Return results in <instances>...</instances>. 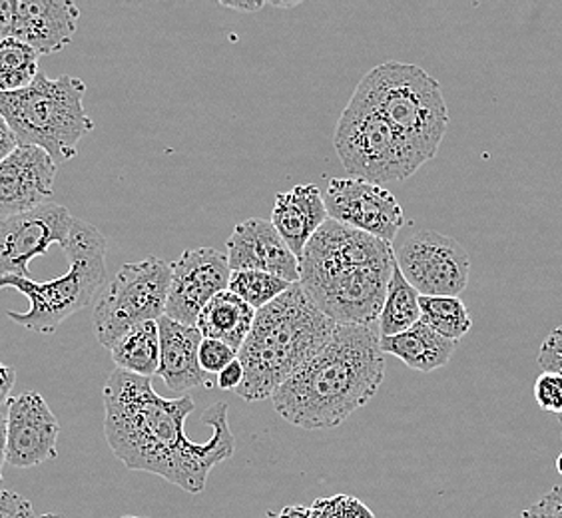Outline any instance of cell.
Returning a JSON list of instances; mask_svg holds the SVG:
<instances>
[{
	"label": "cell",
	"instance_id": "cell-28",
	"mask_svg": "<svg viewBox=\"0 0 562 518\" xmlns=\"http://www.w3.org/2000/svg\"><path fill=\"white\" fill-rule=\"evenodd\" d=\"M535 399L537 405L547 413H552L557 417L562 415V375L542 371L535 383Z\"/></svg>",
	"mask_w": 562,
	"mask_h": 518
},
{
	"label": "cell",
	"instance_id": "cell-41",
	"mask_svg": "<svg viewBox=\"0 0 562 518\" xmlns=\"http://www.w3.org/2000/svg\"><path fill=\"white\" fill-rule=\"evenodd\" d=\"M554 466H557V473L562 476V453L557 457V461H554Z\"/></svg>",
	"mask_w": 562,
	"mask_h": 518
},
{
	"label": "cell",
	"instance_id": "cell-27",
	"mask_svg": "<svg viewBox=\"0 0 562 518\" xmlns=\"http://www.w3.org/2000/svg\"><path fill=\"white\" fill-rule=\"evenodd\" d=\"M310 508L317 518H375L373 510L361 498L344 493L317 498Z\"/></svg>",
	"mask_w": 562,
	"mask_h": 518
},
{
	"label": "cell",
	"instance_id": "cell-34",
	"mask_svg": "<svg viewBox=\"0 0 562 518\" xmlns=\"http://www.w3.org/2000/svg\"><path fill=\"white\" fill-rule=\"evenodd\" d=\"M16 21V0H0V38H12Z\"/></svg>",
	"mask_w": 562,
	"mask_h": 518
},
{
	"label": "cell",
	"instance_id": "cell-11",
	"mask_svg": "<svg viewBox=\"0 0 562 518\" xmlns=\"http://www.w3.org/2000/svg\"><path fill=\"white\" fill-rule=\"evenodd\" d=\"M327 217L393 246L405 214L397 198L383 185L357 178H334L324 192Z\"/></svg>",
	"mask_w": 562,
	"mask_h": 518
},
{
	"label": "cell",
	"instance_id": "cell-36",
	"mask_svg": "<svg viewBox=\"0 0 562 518\" xmlns=\"http://www.w3.org/2000/svg\"><path fill=\"white\" fill-rule=\"evenodd\" d=\"M19 146V140H16V136H14V132H12L11 126L7 124V120L0 116V162L14 151V148Z\"/></svg>",
	"mask_w": 562,
	"mask_h": 518
},
{
	"label": "cell",
	"instance_id": "cell-32",
	"mask_svg": "<svg viewBox=\"0 0 562 518\" xmlns=\"http://www.w3.org/2000/svg\"><path fill=\"white\" fill-rule=\"evenodd\" d=\"M0 518H38L33 503L14 491H0Z\"/></svg>",
	"mask_w": 562,
	"mask_h": 518
},
{
	"label": "cell",
	"instance_id": "cell-19",
	"mask_svg": "<svg viewBox=\"0 0 562 518\" xmlns=\"http://www.w3.org/2000/svg\"><path fill=\"white\" fill-rule=\"evenodd\" d=\"M324 194L314 184L295 185L290 192L276 195L271 212V224L278 229L281 239L300 259L307 241L327 222Z\"/></svg>",
	"mask_w": 562,
	"mask_h": 518
},
{
	"label": "cell",
	"instance_id": "cell-12",
	"mask_svg": "<svg viewBox=\"0 0 562 518\" xmlns=\"http://www.w3.org/2000/svg\"><path fill=\"white\" fill-rule=\"evenodd\" d=\"M75 226V216L65 205L44 204L0 222V280L16 275L33 280L31 259L44 256L53 244L65 248Z\"/></svg>",
	"mask_w": 562,
	"mask_h": 518
},
{
	"label": "cell",
	"instance_id": "cell-21",
	"mask_svg": "<svg viewBox=\"0 0 562 518\" xmlns=\"http://www.w3.org/2000/svg\"><path fill=\"white\" fill-rule=\"evenodd\" d=\"M256 309L226 290L207 302L195 322L204 339H216L239 351L254 325Z\"/></svg>",
	"mask_w": 562,
	"mask_h": 518
},
{
	"label": "cell",
	"instance_id": "cell-26",
	"mask_svg": "<svg viewBox=\"0 0 562 518\" xmlns=\"http://www.w3.org/2000/svg\"><path fill=\"white\" fill-rule=\"evenodd\" d=\"M290 285L292 283L266 271H232L227 290L238 295L241 302L248 303L251 309L260 312L261 307L278 300L281 293L288 292Z\"/></svg>",
	"mask_w": 562,
	"mask_h": 518
},
{
	"label": "cell",
	"instance_id": "cell-15",
	"mask_svg": "<svg viewBox=\"0 0 562 518\" xmlns=\"http://www.w3.org/2000/svg\"><path fill=\"white\" fill-rule=\"evenodd\" d=\"M56 162L43 150L19 144L0 162V217L19 216L55 195Z\"/></svg>",
	"mask_w": 562,
	"mask_h": 518
},
{
	"label": "cell",
	"instance_id": "cell-14",
	"mask_svg": "<svg viewBox=\"0 0 562 518\" xmlns=\"http://www.w3.org/2000/svg\"><path fill=\"white\" fill-rule=\"evenodd\" d=\"M60 425L41 393L26 391L7 401V464L33 469L58 457Z\"/></svg>",
	"mask_w": 562,
	"mask_h": 518
},
{
	"label": "cell",
	"instance_id": "cell-42",
	"mask_svg": "<svg viewBox=\"0 0 562 518\" xmlns=\"http://www.w3.org/2000/svg\"><path fill=\"white\" fill-rule=\"evenodd\" d=\"M38 518H65V517H60V515H55V513H46V515H43V517H38Z\"/></svg>",
	"mask_w": 562,
	"mask_h": 518
},
{
	"label": "cell",
	"instance_id": "cell-20",
	"mask_svg": "<svg viewBox=\"0 0 562 518\" xmlns=\"http://www.w3.org/2000/svg\"><path fill=\"white\" fill-rule=\"evenodd\" d=\"M379 346L383 356L401 359L407 368L422 373H431L435 369H441L451 361L457 344L435 334L429 325H413L412 329L393 337H379Z\"/></svg>",
	"mask_w": 562,
	"mask_h": 518
},
{
	"label": "cell",
	"instance_id": "cell-4",
	"mask_svg": "<svg viewBox=\"0 0 562 518\" xmlns=\"http://www.w3.org/2000/svg\"><path fill=\"white\" fill-rule=\"evenodd\" d=\"M336 327V322L305 295L302 285L292 283L288 292L256 312L238 351L244 383L236 393L248 403L271 399L297 369L324 349Z\"/></svg>",
	"mask_w": 562,
	"mask_h": 518
},
{
	"label": "cell",
	"instance_id": "cell-1",
	"mask_svg": "<svg viewBox=\"0 0 562 518\" xmlns=\"http://www.w3.org/2000/svg\"><path fill=\"white\" fill-rule=\"evenodd\" d=\"M104 435L110 451L131 471L162 476L190 495L206 491L212 469L236 453V439L227 423V403H214L202 423L212 427L206 443L186 432L194 413L192 397L166 399L150 379L114 369L102 391Z\"/></svg>",
	"mask_w": 562,
	"mask_h": 518
},
{
	"label": "cell",
	"instance_id": "cell-17",
	"mask_svg": "<svg viewBox=\"0 0 562 518\" xmlns=\"http://www.w3.org/2000/svg\"><path fill=\"white\" fill-rule=\"evenodd\" d=\"M80 9L70 0H21L12 38L41 55H55L72 43Z\"/></svg>",
	"mask_w": 562,
	"mask_h": 518
},
{
	"label": "cell",
	"instance_id": "cell-23",
	"mask_svg": "<svg viewBox=\"0 0 562 518\" xmlns=\"http://www.w3.org/2000/svg\"><path fill=\"white\" fill-rule=\"evenodd\" d=\"M419 293L415 292L409 281L403 278L397 263L391 273L390 285L385 293V302L379 314V337H393L412 329L422 322Z\"/></svg>",
	"mask_w": 562,
	"mask_h": 518
},
{
	"label": "cell",
	"instance_id": "cell-16",
	"mask_svg": "<svg viewBox=\"0 0 562 518\" xmlns=\"http://www.w3.org/2000/svg\"><path fill=\"white\" fill-rule=\"evenodd\" d=\"M226 248L232 271H266L288 283L300 281V261L270 219L241 222L227 238Z\"/></svg>",
	"mask_w": 562,
	"mask_h": 518
},
{
	"label": "cell",
	"instance_id": "cell-9",
	"mask_svg": "<svg viewBox=\"0 0 562 518\" xmlns=\"http://www.w3.org/2000/svg\"><path fill=\"white\" fill-rule=\"evenodd\" d=\"M168 290L170 263L164 259L148 256L122 266L94 305L92 327L98 344L112 349L132 327L158 322L166 315Z\"/></svg>",
	"mask_w": 562,
	"mask_h": 518
},
{
	"label": "cell",
	"instance_id": "cell-29",
	"mask_svg": "<svg viewBox=\"0 0 562 518\" xmlns=\"http://www.w3.org/2000/svg\"><path fill=\"white\" fill-rule=\"evenodd\" d=\"M198 359H200V368L204 369L207 375H217L234 359H238V351L216 339H202L198 349Z\"/></svg>",
	"mask_w": 562,
	"mask_h": 518
},
{
	"label": "cell",
	"instance_id": "cell-44",
	"mask_svg": "<svg viewBox=\"0 0 562 518\" xmlns=\"http://www.w3.org/2000/svg\"><path fill=\"white\" fill-rule=\"evenodd\" d=\"M559 421H561V425H562V415H561V417H559Z\"/></svg>",
	"mask_w": 562,
	"mask_h": 518
},
{
	"label": "cell",
	"instance_id": "cell-31",
	"mask_svg": "<svg viewBox=\"0 0 562 518\" xmlns=\"http://www.w3.org/2000/svg\"><path fill=\"white\" fill-rule=\"evenodd\" d=\"M520 518H562V485L552 486L539 503L522 510Z\"/></svg>",
	"mask_w": 562,
	"mask_h": 518
},
{
	"label": "cell",
	"instance_id": "cell-35",
	"mask_svg": "<svg viewBox=\"0 0 562 518\" xmlns=\"http://www.w3.org/2000/svg\"><path fill=\"white\" fill-rule=\"evenodd\" d=\"M16 381V371L11 365H4L0 361V405H7V401L11 399L12 387Z\"/></svg>",
	"mask_w": 562,
	"mask_h": 518
},
{
	"label": "cell",
	"instance_id": "cell-5",
	"mask_svg": "<svg viewBox=\"0 0 562 518\" xmlns=\"http://www.w3.org/2000/svg\"><path fill=\"white\" fill-rule=\"evenodd\" d=\"M68 271L48 281L9 275L0 280V290H16L31 307L29 312H7L14 324L36 334H53L70 315L94 302L106 280V236L98 227L76 219L65 248Z\"/></svg>",
	"mask_w": 562,
	"mask_h": 518
},
{
	"label": "cell",
	"instance_id": "cell-37",
	"mask_svg": "<svg viewBox=\"0 0 562 518\" xmlns=\"http://www.w3.org/2000/svg\"><path fill=\"white\" fill-rule=\"evenodd\" d=\"M220 7H224V9H229V11L244 12V14H251V12H258L266 7V2H261V0H256V2H241V0H234V2H226V0H220L217 2Z\"/></svg>",
	"mask_w": 562,
	"mask_h": 518
},
{
	"label": "cell",
	"instance_id": "cell-30",
	"mask_svg": "<svg viewBox=\"0 0 562 518\" xmlns=\"http://www.w3.org/2000/svg\"><path fill=\"white\" fill-rule=\"evenodd\" d=\"M537 361H539L542 371H551V373L562 375V325L547 335V339L542 341Z\"/></svg>",
	"mask_w": 562,
	"mask_h": 518
},
{
	"label": "cell",
	"instance_id": "cell-2",
	"mask_svg": "<svg viewBox=\"0 0 562 518\" xmlns=\"http://www.w3.org/2000/svg\"><path fill=\"white\" fill-rule=\"evenodd\" d=\"M385 356L371 325H337L324 349L273 395L281 419L305 431L336 429L378 395Z\"/></svg>",
	"mask_w": 562,
	"mask_h": 518
},
{
	"label": "cell",
	"instance_id": "cell-13",
	"mask_svg": "<svg viewBox=\"0 0 562 518\" xmlns=\"http://www.w3.org/2000/svg\"><path fill=\"white\" fill-rule=\"evenodd\" d=\"M229 275L226 254L214 248L188 249L170 263L166 317L178 324L195 325L207 302L226 292Z\"/></svg>",
	"mask_w": 562,
	"mask_h": 518
},
{
	"label": "cell",
	"instance_id": "cell-22",
	"mask_svg": "<svg viewBox=\"0 0 562 518\" xmlns=\"http://www.w3.org/2000/svg\"><path fill=\"white\" fill-rule=\"evenodd\" d=\"M116 369L138 378L151 379L160 368V334L156 322L132 327L128 334L110 349Z\"/></svg>",
	"mask_w": 562,
	"mask_h": 518
},
{
	"label": "cell",
	"instance_id": "cell-10",
	"mask_svg": "<svg viewBox=\"0 0 562 518\" xmlns=\"http://www.w3.org/2000/svg\"><path fill=\"white\" fill-rule=\"evenodd\" d=\"M395 251V263L415 292L425 297H459L471 271L467 249L457 239L422 229Z\"/></svg>",
	"mask_w": 562,
	"mask_h": 518
},
{
	"label": "cell",
	"instance_id": "cell-43",
	"mask_svg": "<svg viewBox=\"0 0 562 518\" xmlns=\"http://www.w3.org/2000/svg\"><path fill=\"white\" fill-rule=\"evenodd\" d=\"M120 518H144V517H120Z\"/></svg>",
	"mask_w": 562,
	"mask_h": 518
},
{
	"label": "cell",
	"instance_id": "cell-6",
	"mask_svg": "<svg viewBox=\"0 0 562 518\" xmlns=\"http://www.w3.org/2000/svg\"><path fill=\"white\" fill-rule=\"evenodd\" d=\"M87 85L76 76L48 78L38 72L31 87L0 92V116L19 144L43 148L56 164L72 160L78 144L94 130L85 109Z\"/></svg>",
	"mask_w": 562,
	"mask_h": 518
},
{
	"label": "cell",
	"instance_id": "cell-7",
	"mask_svg": "<svg viewBox=\"0 0 562 518\" xmlns=\"http://www.w3.org/2000/svg\"><path fill=\"white\" fill-rule=\"evenodd\" d=\"M356 90L425 162L435 158L449 128V110L441 85L429 72L391 60L371 68Z\"/></svg>",
	"mask_w": 562,
	"mask_h": 518
},
{
	"label": "cell",
	"instance_id": "cell-18",
	"mask_svg": "<svg viewBox=\"0 0 562 518\" xmlns=\"http://www.w3.org/2000/svg\"><path fill=\"white\" fill-rule=\"evenodd\" d=\"M156 324L160 334L158 375L162 378L166 387L173 393H186L195 387H212L214 379L200 368L198 359V349L204 339L198 327L178 324L166 315Z\"/></svg>",
	"mask_w": 562,
	"mask_h": 518
},
{
	"label": "cell",
	"instance_id": "cell-40",
	"mask_svg": "<svg viewBox=\"0 0 562 518\" xmlns=\"http://www.w3.org/2000/svg\"><path fill=\"white\" fill-rule=\"evenodd\" d=\"M266 4L276 7V9H293V7H297L300 2H273V0H270V2H266Z\"/></svg>",
	"mask_w": 562,
	"mask_h": 518
},
{
	"label": "cell",
	"instance_id": "cell-45",
	"mask_svg": "<svg viewBox=\"0 0 562 518\" xmlns=\"http://www.w3.org/2000/svg\"><path fill=\"white\" fill-rule=\"evenodd\" d=\"M561 439H562V435H561Z\"/></svg>",
	"mask_w": 562,
	"mask_h": 518
},
{
	"label": "cell",
	"instance_id": "cell-8",
	"mask_svg": "<svg viewBox=\"0 0 562 518\" xmlns=\"http://www.w3.org/2000/svg\"><path fill=\"white\" fill-rule=\"evenodd\" d=\"M334 144L349 178L371 184L405 182L427 164L357 90L339 116Z\"/></svg>",
	"mask_w": 562,
	"mask_h": 518
},
{
	"label": "cell",
	"instance_id": "cell-33",
	"mask_svg": "<svg viewBox=\"0 0 562 518\" xmlns=\"http://www.w3.org/2000/svg\"><path fill=\"white\" fill-rule=\"evenodd\" d=\"M241 383H244V368H241L239 359H234L216 375V385L222 391H236Z\"/></svg>",
	"mask_w": 562,
	"mask_h": 518
},
{
	"label": "cell",
	"instance_id": "cell-3",
	"mask_svg": "<svg viewBox=\"0 0 562 518\" xmlns=\"http://www.w3.org/2000/svg\"><path fill=\"white\" fill-rule=\"evenodd\" d=\"M300 285L315 307L337 325L378 322L391 273L393 246L327 219L300 256Z\"/></svg>",
	"mask_w": 562,
	"mask_h": 518
},
{
	"label": "cell",
	"instance_id": "cell-39",
	"mask_svg": "<svg viewBox=\"0 0 562 518\" xmlns=\"http://www.w3.org/2000/svg\"><path fill=\"white\" fill-rule=\"evenodd\" d=\"M4 464H7V410L0 409V483H2Z\"/></svg>",
	"mask_w": 562,
	"mask_h": 518
},
{
	"label": "cell",
	"instance_id": "cell-38",
	"mask_svg": "<svg viewBox=\"0 0 562 518\" xmlns=\"http://www.w3.org/2000/svg\"><path fill=\"white\" fill-rule=\"evenodd\" d=\"M271 518H317L312 508L302 507V505H292V507L281 508L280 513L271 515Z\"/></svg>",
	"mask_w": 562,
	"mask_h": 518
},
{
	"label": "cell",
	"instance_id": "cell-25",
	"mask_svg": "<svg viewBox=\"0 0 562 518\" xmlns=\"http://www.w3.org/2000/svg\"><path fill=\"white\" fill-rule=\"evenodd\" d=\"M422 307V322L429 325L435 334L441 335L449 341L463 339L473 319L467 312L465 303L461 297H419Z\"/></svg>",
	"mask_w": 562,
	"mask_h": 518
},
{
	"label": "cell",
	"instance_id": "cell-24",
	"mask_svg": "<svg viewBox=\"0 0 562 518\" xmlns=\"http://www.w3.org/2000/svg\"><path fill=\"white\" fill-rule=\"evenodd\" d=\"M38 53L19 38H0V92L31 87L38 75Z\"/></svg>",
	"mask_w": 562,
	"mask_h": 518
}]
</instances>
